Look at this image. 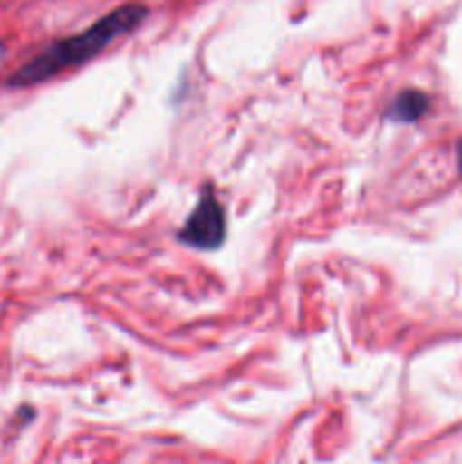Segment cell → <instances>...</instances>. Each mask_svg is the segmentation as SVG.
I'll use <instances>...</instances> for the list:
<instances>
[{
  "label": "cell",
  "mask_w": 462,
  "mask_h": 464,
  "mask_svg": "<svg viewBox=\"0 0 462 464\" xmlns=\"http://www.w3.org/2000/svg\"><path fill=\"white\" fill-rule=\"evenodd\" d=\"M148 14L149 9L143 3H125L120 7L111 9L95 23H91L86 30L45 45L39 54L27 59L9 77L7 84L16 86V89H27V86L43 84V82L62 75L63 71H71V68L91 62L100 53H104L113 41L131 34L136 27L143 25Z\"/></svg>",
  "instance_id": "1"
},
{
  "label": "cell",
  "mask_w": 462,
  "mask_h": 464,
  "mask_svg": "<svg viewBox=\"0 0 462 464\" xmlns=\"http://www.w3.org/2000/svg\"><path fill=\"white\" fill-rule=\"evenodd\" d=\"M177 238L179 243L193 249H202V252H213L225 243L226 211L211 186L202 188L197 204L188 213L184 227L177 231Z\"/></svg>",
  "instance_id": "2"
},
{
  "label": "cell",
  "mask_w": 462,
  "mask_h": 464,
  "mask_svg": "<svg viewBox=\"0 0 462 464\" xmlns=\"http://www.w3.org/2000/svg\"><path fill=\"white\" fill-rule=\"evenodd\" d=\"M430 107V100L424 91L408 89L401 91L397 98L392 100V104L388 107V118L394 122H401V125H408V122H417L426 116Z\"/></svg>",
  "instance_id": "3"
},
{
  "label": "cell",
  "mask_w": 462,
  "mask_h": 464,
  "mask_svg": "<svg viewBox=\"0 0 462 464\" xmlns=\"http://www.w3.org/2000/svg\"><path fill=\"white\" fill-rule=\"evenodd\" d=\"M457 166H460V172H462V140L457 143Z\"/></svg>",
  "instance_id": "4"
},
{
  "label": "cell",
  "mask_w": 462,
  "mask_h": 464,
  "mask_svg": "<svg viewBox=\"0 0 462 464\" xmlns=\"http://www.w3.org/2000/svg\"><path fill=\"white\" fill-rule=\"evenodd\" d=\"M3 54H5V45L0 44V57H3Z\"/></svg>",
  "instance_id": "5"
}]
</instances>
